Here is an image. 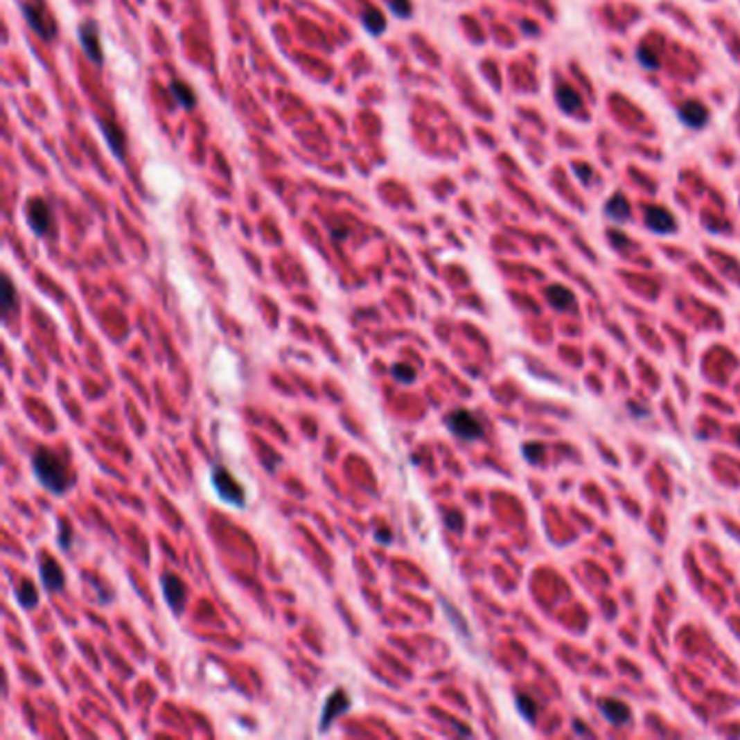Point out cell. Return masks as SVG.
Returning a JSON list of instances; mask_svg holds the SVG:
<instances>
[{"label": "cell", "mask_w": 740, "mask_h": 740, "mask_svg": "<svg viewBox=\"0 0 740 740\" xmlns=\"http://www.w3.org/2000/svg\"><path fill=\"white\" fill-rule=\"evenodd\" d=\"M33 465V473H35L37 482L53 495H65L70 491L72 480H70V471L65 467L63 460L46 448H39L30 458Z\"/></svg>", "instance_id": "6da1fadb"}, {"label": "cell", "mask_w": 740, "mask_h": 740, "mask_svg": "<svg viewBox=\"0 0 740 740\" xmlns=\"http://www.w3.org/2000/svg\"><path fill=\"white\" fill-rule=\"evenodd\" d=\"M448 430L460 441H478L484 437V423L478 415H473L467 408H456L446 415Z\"/></svg>", "instance_id": "7a4b0ae2"}, {"label": "cell", "mask_w": 740, "mask_h": 740, "mask_svg": "<svg viewBox=\"0 0 740 740\" xmlns=\"http://www.w3.org/2000/svg\"><path fill=\"white\" fill-rule=\"evenodd\" d=\"M211 484L215 488L218 497L235 508H243L245 506V493L241 488V484L235 480V475L230 473L226 467L213 465L211 467Z\"/></svg>", "instance_id": "3957f363"}, {"label": "cell", "mask_w": 740, "mask_h": 740, "mask_svg": "<svg viewBox=\"0 0 740 740\" xmlns=\"http://www.w3.org/2000/svg\"><path fill=\"white\" fill-rule=\"evenodd\" d=\"M161 590L163 597H166L170 610L178 617L183 615L185 606H187V586L185 582L178 578L176 573H163L161 575Z\"/></svg>", "instance_id": "277c9868"}, {"label": "cell", "mask_w": 740, "mask_h": 740, "mask_svg": "<svg viewBox=\"0 0 740 740\" xmlns=\"http://www.w3.org/2000/svg\"><path fill=\"white\" fill-rule=\"evenodd\" d=\"M24 215H26L28 228H30L37 237H46L48 233H51L53 213H51V206H48L42 198H30V200L26 202Z\"/></svg>", "instance_id": "5b68a950"}, {"label": "cell", "mask_w": 740, "mask_h": 740, "mask_svg": "<svg viewBox=\"0 0 740 740\" xmlns=\"http://www.w3.org/2000/svg\"><path fill=\"white\" fill-rule=\"evenodd\" d=\"M348 710H350V697L345 695L341 688L335 690V693L326 699L324 712H321V719H319V732H326L341 714H345Z\"/></svg>", "instance_id": "8992f818"}, {"label": "cell", "mask_w": 740, "mask_h": 740, "mask_svg": "<svg viewBox=\"0 0 740 740\" xmlns=\"http://www.w3.org/2000/svg\"><path fill=\"white\" fill-rule=\"evenodd\" d=\"M599 712L601 716L610 723V725H628V723L632 721V710L630 705L626 701L621 699H615V697H604L599 699Z\"/></svg>", "instance_id": "52a82bcc"}, {"label": "cell", "mask_w": 740, "mask_h": 740, "mask_svg": "<svg viewBox=\"0 0 740 740\" xmlns=\"http://www.w3.org/2000/svg\"><path fill=\"white\" fill-rule=\"evenodd\" d=\"M645 226L655 235H671L678 230V222L662 206H649L645 211Z\"/></svg>", "instance_id": "ba28073f"}, {"label": "cell", "mask_w": 740, "mask_h": 740, "mask_svg": "<svg viewBox=\"0 0 740 740\" xmlns=\"http://www.w3.org/2000/svg\"><path fill=\"white\" fill-rule=\"evenodd\" d=\"M78 42H80V46H83L85 55H87L94 63H98V65L103 63V51H100V39H98V26H96V22L87 20V22L80 24V28H78Z\"/></svg>", "instance_id": "9c48e42d"}, {"label": "cell", "mask_w": 740, "mask_h": 740, "mask_svg": "<svg viewBox=\"0 0 740 740\" xmlns=\"http://www.w3.org/2000/svg\"><path fill=\"white\" fill-rule=\"evenodd\" d=\"M39 578H42V584L48 593H59V590H63L65 575L55 558H44L42 567H39Z\"/></svg>", "instance_id": "30bf717a"}, {"label": "cell", "mask_w": 740, "mask_h": 740, "mask_svg": "<svg viewBox=\"0 0 740 740\" xmlns=\"http://www.w3.org/2000/svg\"><path fill=\"white\" fill-rule=\"evenodd\" d=\"M545 298L549 302L552 308L561 310V313H575V306H578V300L571 289L563 287V285H552L545 291Z\"/></svg>", "instance_id": "8fae6325"}, {"label": "cell", "mask_w": 740, "mask_h": 740, "mask_svg": "<svg viewBox=\"0 0 740 740\" xmlns=\"http://www.w3.org/2000/svg\"><path fill=\"white\" fill-rule=\"evenodd\" d=\"M22 13H24V18H26V22H28V26L35 30L39 37L51 39L53 28H51V24H48V18H46V13H44V9H42L39 5L22 3Z\"/></svg>", "instance_id": "7c38bea8"}, {"label": "cell", "mask_w": 740, "mask_h": 740, "mask_svg": "<svg viewBox=\"0 0 740 740\" xmlns=\"http://www.w3.org/2000/svg\"><path fill=\"white\" fill-rule=\"evenodd\" d=\"M678 115H680V120H682L686 126H690V128H703L705 122H708V118H710L708 109H705V107H703L701 103H697V100L684 103V105L678 109Z\"/></svg>", "instance_id": "4fadbf2b"}, {"label": "cell", "mask_w": 740, "mask_h": 740, "mask_svg": "<svg viewBox=\"0 0 740 740\" xmlns=\"http://www.w3.org/2000/svg\"><path fill=\"white\" fill-rule=\"evenodd\" d=\"M556 103H558V107H561L563 113L575 115L582 107V98L578 96V91L571 89L569 85H561L556 89Z\"/></svg>", "instance_id": "5bb4252c"}, {"label": "cell", "mask_w": 740, "mask_h": 740, "mask_svg": "<svg viewBox=\"0 0 740 740\" xmlns=\"http://www.w3.org/2000/svg\"><path fill=\"white\" fill-rule=\"evenodd\" d=\"M606 215L610 218L613 222H617V224L628 222L632 213H630V202L626 200V195L615 193L613 198L608 200V204H606Z\"/></svg>", "instance_id": "9a60e30c"}, {"label": "cell", "mask_w": 740, "mask_h": 740, "mask_svg": "<svg viewBox=\"0 0 740 740\" xmlns=\"http://www.w3.org/2000/svg\"><path fill=\"white\" fill-rule=\"evenodd\" d=\"M15 599H18V604L24 608V610H33V608H37V604H39V593H37L35 584L28 582V580H24V582L20 584V588L15 590Z\"/></svg>", "instance_id": "2e32d148"}, {"label": "cell", "mask_w": 740, "mask_h": 740, "mask_svg": "<svg viewBox=\"0 0 740 740\" xmlns=\"http://www.w3.org/2000/svg\"><path fill=\"white\" fill-rule=\"evenodd\" d=\"M360 22H363V26L371 33V35H380V33L387 28V20H385L382 11H378L373 7L365 9V13L360 15Z\"/></svg>", "instance_id": "e0dca14e"}, {"label": "cell", "mask_w": 740, "mask_h": 740, "mask_svg": "<svg viewBox=\"0 0 740 740\" xmlns=\"http://www.w3.org/2000/svg\"><path fill=\"white\" fill-rule=\"evenodd\" d=\"M515 703H517V712L523 716V721L530 723V725H534L536 716H538V705H536V701H534L530 695L519 693V695L515 697Z\"/></svg>", "instance_id": "ac0fdd59"}, {"label": "cell", "mask_w": 740, "mask_h": 740, "mask_svg": "<svg viewBox=\"0 0 740 740\" xmlns=\"http://www.w3.org/2000/svg\"><path fill=\"white\" fill-rule=\"evenodd\" d=\"M170 91H172V96H174V100H176L180 107H183V109H191V107L195 105V94H193V89H191L187 83H183V80H174V83L170 85Z\"/></svg>", "instance_id": "d6986e66"}, {"label": "cell", "mask_w": 740, "mask_h": 740, "mask_svg": "<svg viewBox=\"0 0 740 740\" xmlns=\"http://www.w3.org/2000/svg\"><path fill=\"white\" fill-rule=\"evenodd\" d=\"M5 289H3V319H9V315L13 313L15 308H18V295H15V289H13V283L11 278L5 276Z\"/></svg>", "instance_id": "ffe728a7"}, {"label": "cell", "mask_w": 740, "mask_h": 740, "mask_svg": "<svg viewBox=\"0 0 740 740\" xmlns=\"http://www.w3.org/2000/svg\"><path fill=\"white\" fill-rule=\"evenodd\" d=\"M521 454H523L525 460H528V463L538 465L540 460L545 458V446L538 443V441H528V443H523V446H521Z\"/></svg>", "instance_id": "44dd1931"}, {"label": "cell", "mask_w": 740, "mask_h": 740, "mask_svg": "<svg viewBox=\"0 0 740 740\" xmlns=\"http://www.w3.org/2000/svg\"><path fill=\"white\" fill-rule=\"evenodd\" d=\"M391 373H393V378H396V380L402 382V385H413L415 378H417L415 367H410L408 363H396V365L391 367Z\"/></svg>", "instance_id": "7402d4cb"}, {"label": "cell", "mask_w": 740, "mask_h": 740, "mask_svg": "<svg viewBox=\"0 0 740 740\" xmlns=\"http://www.w3.org/2000/svg\"><path fill=\"white\" fill-rule=\"evenodd\" d=\"M103 133H105V137H107V141H109V146H111V150L118 155V157H122V155H124V146H120V139H124V137H122L120 130L111 128L109 124H103Z\"/></svg>", "instance_id": "603a6c76"}, {"label": "cell", "mask_w": 740, "mask_h": 740, "mask_svg": "<svg viewBox=\"0 0 740 740\" xmlns=\"http://www.w3.org/2000/svg\"><path fill=\"white\" fill-rule=\"evenodd\" d=\"M636 57H638V61H640V63H643L647 70H655V68H658V65H660V61H658L655 53H649L645 46H640V48H638V53H636Z\"/></svg>", "instance_id": "cb8c5ba5"}, {"label": "cell", "mask_w": 740, "mask_h": 740, "mask_svg": "<svg viewBox=\"0 0 740 740\" xmlns=\"http://www.w3.org/2000/svg\"><path fill=\"white\" fill-rule=\"evenodd\" d=\"M389 9L396 15H400V18H408V15L413 13L410 0H389Z\"/></svg>", "instance_id": "d4e9b609"}, {"label": "cell", "mask_w": 740, "mask_h": 740, "mask_svg": "<svg viewBox=\"0 0 740 740\" xmlns=\"http://www.w3.org/2000/svg\"><path fill=\"white\" fill-rule=\"evenodd\" d=\"M443 521H446V525H448V528H450L452 532H460V530H463V525H465V519H463V515H460V513H456V511L448 513L446 517H443Z\"/></svg>", "instance_id": "484cf974"}, {"label": "cell", "mask_w": 740, "mask_h": 740, "mask_svg": "<svg viewBox=\"0 0 740 740\" xmlns=\"http://www.w3.org/2000/svg\"><path fill=\"white\" fill-rule=\"evenodd\" d=\"M59 528H61L59 545H61L63 549H70V545H72V528H68V523H65V521L59 523Z\"/></svg>", "instance_id": "4316f807"}, {"label": "cell", "mask_w": 740, "mask_h": 740, "mask_svg": "<svg viewBox=\"0 0 740 740\" xmlns=\"http://www.w3.org/2000/svg\"><path fill=\"white\" fill-rule=\"evenodd\" d=\"M373 536H376V540H378V543H382V545H391V543H393L391 530L387 528V525H385V528H378Z\"/></svg>", "instance_id": "83f0119b"}, {"label": "cell", "mask_w": 740, "mask_h": 740, "mask_svg": "<svg viewBox=\"0 0 740 740\" xmlns=\"http://www.w3.org/2000/svg\"><path fill=\"white\" fill-rule=\"evenodd\" d=\"M628 408H630V413H632L634 417H638V419H647V417H649V410H647L645 406H640V404L630 402Z\"/></svg>", "instance_id": "f1b7e54d"}, {"label": "cell", "mask_w": 740, "mask_h": 740, "mask_svg": "<svg viewBox=\"0 0 740 740\" xmlns=\"http://www.w3.org/2000/svg\"><path fill=\"white\" fill-rule=\"evenodd\" d=\"M573 730H575V734H586V736H590V732H588L584 725H580V721H575V723H573Z\"/></svg>", "instance_id": "f546056e"}, {"label": "cell", "mask_w": 740, "mask_h": 740, "mask_svg": "<svg viewBox=\"0 0 740 740\" xmlns=\"http://www.w3.org/2000/svg\"><path fill=\"white\" fill-rule=\"evenodd\" d=\"M736 443H738V446H740V430H738V434H736Z\"/></svg>", "instance_id": "4dcf8cb0"}]
</instances>
